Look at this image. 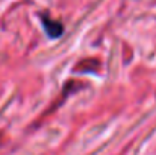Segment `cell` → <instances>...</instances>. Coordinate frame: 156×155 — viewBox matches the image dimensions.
<instances>
[{
  "mask_svg": "<svg viewBox=\"0 0 156 155\" xmlns=\"http://www.w3.org/2000/svg\"><path fill=\"white\" fill-rule=\"evenodd\" d=\"M43 24H44V28H46L49 37H52V38L61 37V34H62V31H64V28H62L61 23H58V21H55V20H50V18L46 17V15L43 17Z\"/></svg>",
  "mask_w": 156,
  "mask_h": 155,
  "instance_id": "cell-1",
  "label": "cell"
}]
</instances>
